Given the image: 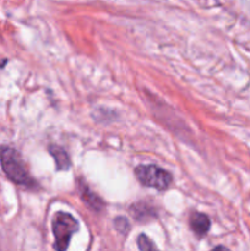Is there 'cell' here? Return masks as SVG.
<instances>
[{"label": "cell", "instance_id": "cell-7", "mask_svg": "<svg viewBox=\"0 0 250 251\" xmlns=\"http://www.w3.org/2000/svg\"><path fill=\"white\" fill-rule=\"evenodd\" d=\"M131 215L134 216L135 218H137V220L142 221V220H147L149 217H152V216L154 215V211L152 210L151 207H149V206L146 205V203L141 202V203H136V205H134L131 207Z\"/></svg>", "mask_w": 250, "mask_h": 251}, {"label": "cell", "instance_id": "cell-6", "mask_svg": "<svg viewBox=\"0 0 250 251\" xmlns=\"http://www.w3.org/2000/svg\"><path fill=\"white\" fill-rule=\"evenodd\" d=\"M49 152L53 156V158L55 159L56 168L68 169L70 167V159H69V156L66 154L65 150L59 146H50L49 147Z\"/></svg>", "mask_w": 250, "mask_h": 251}, {"label": "cell", "instance_id": "cell-2", "mask_svg": "<svg viewBox=\"0 0 250 251\" xmlns=\"http://www.w3.org/2000/svg\"><path fill=\"white\" fill-rule=\"evenodd\" d=\"M77 229L78 222L73 216L64 212L56 213L53 220V233L55 238L54 248L58 250H65Z\"/></svg>", "mask_w": 250, "mask_h": 251}, {"label": "cell", "instance_id": "cell-9", "mask_svg": "<svg viewBox=\"0 0 250 251\" xmlns=\"http://www.w3.org/2000/svg\"><path fill=\"white\" fill-rule=\"evenodd\" d=\"M115 222V227H117V229L119 230V232H126L127 228H129V225H127V221L125 220V218H117V220L114 221Z\"/></svg>", "mask_w": 250, "mask_h": 251}, {"label": "cell", "instance_id": "cell-5", "mask_svg": "<svg viewBox=\"0 0 250 251\" xmlns=\"http://www.w3.org/2000/svg\"><path fill=\"white\" fill-rule=\"evenodd\" d=\"M80 191H81V196H82L85 203H87L91 208H93L95 211H100L103 207H104L102 200H100L97 195H95V194H93L92 191L87 188V185H85V184H81Z\"/></svg>", "mask_w": 250, "mask_h": 251}, {"label": "cell", "instance_id": "cell-8", "mask_svg": "<svg viewBox=\"0 0 250 251\" xmlns=\"http://www.w3.org/2000/svg\"><path fill=\"white\" fill-rule=\"evenodd\" d=\"M137 244H139V248L141 250H153L156 248L153 243L145 235H140L139 239H137Z\"/></svg>", "mask_w": 250, "mask_h": 251}, {"label": "cell", "instance_id": "cell-4", "mask_svg": "<svg viewBox=\"0 0 250 251\" xmlns=\"http://www.w3.org/2000/svg\"><path fill=\"white\" fill-rule=\"evenodd\" d=\"M190 227L198 237H203L210 230L211 221L206 215L195 212L190 217Z\"/></svg>", "mask_w": 250, "mask_h": 251}, {"label": "cell", "instance_id": "cell-1", "mask_svg": "<svg viewBox=\"0 0 250 251\" xmlns=\"http://www.w3.org/2000/svg\"><path fill=\"white\" fill-rule=\"evenodd\" d=\"M0 163L7 178L14 183L21 185H29L33 183L21 156L12 147L0 146Z\"/></svg>", "mask_w": 250, "mask_h": 251}, {"label": "cell", "instance_id": "cell-3", "mask_svg": "<svg viewBox=\"0 0 250 251\" xmlns=\"http://www.w3.org/2000/svg\"><path fill=\"white\" fill-rule=\"evenodd\" d=\"M135 174L142 185L154 188L157 190H164L168 188L173 179L169 172L157 166H139L135 169Z\"/></svg>", "mask_w": 250, "mask_h": 251}]
</instances>
